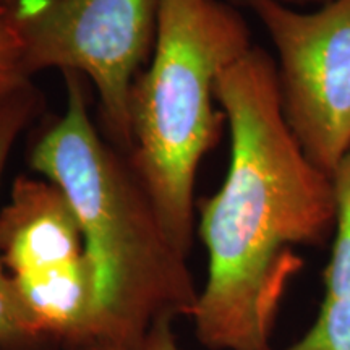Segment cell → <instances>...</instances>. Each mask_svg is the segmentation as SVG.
Here are the masks:
<instances>
[{
	"label": "cell",
	"instance_id": "obj_1",
	"mask_svg": "<svg viewBox=\"0 0 350 350\" xmlns=\"http://www.w3.org/2000/svg\"><path fill=\"white\" fill-rule=\"evenodd\" d=\"M230 129L221 190L200 203L208 281L193 313L209 350H269L294 247H319L336 227L329 175L310 163L282 116L275 60L253 46L216 83Z\"/></svg>",
	"mask_w": 350,
	"mask_h": 350
},
{
	"label": "cell",
	"instance_id": "obj_2",
	"mask_svg": "<svg viewBox=\"0 0 350 350\" xmlns=\"http://www.w3.org/2000/svg\"><path fill=\"white\" fill-rule=\"evenodd\" d=\"M67 109L29 150L34 172L62 188L94 269L90 338L129 342L159 319L193 317L200 292L124 151L91 120L85 78L64 73Z\"/></svg>",
	"mask_w": 350,
	"mask_h": 350
},
{
	"label": "cell",
	"instance_id": "obj_3",
	"mask_svg": "<svg viewBox=\"0 0 350 350\" xmlns=\"http://www.w3.org/2000/svg\"><path fill=\"white\" fill-rule=\"evenodd\" d=\"M253 47L239 7L222 0H161L151 62L130 96L131 167L169 237L190 255L196 170L219 142L216 83Z\"/></svg>",
	"mask_w": 350,
	"mask_h": 350
},
{
	"label": "cell",
	"instance_id": "obj_4",
	"mask_svg": "<svg viewBox=\"0 0 350 350\" xmlns=\"http://www.w3.org/2000/svg\"><path fill=\"white\" fill-rule=\"evenodd\" d=\"M161 0H21L12 7L28 77L47 68L93 83L107 139L131 150L130 96L154 51Z\"/></svg>",
	"mask_w": 350,
	"mask_h": 350
},
{
	"label": "cell",
	"instance_id": "obj_5",
	"mask_svg": "<svg viewBox=\"0 0 350 350\" xmlns=\"http://www.w3.org/2000/svg\"><path fill=\"white\" fill-rule=\"evenodd\" d=\"M0 260L44 347L62 349L90 338L94 269L62 188L44 177L15 178L0 211Z\"/></svg>",
	"mask_w": 350,
	"mask_h": 350
},
{
	"label": "cell",
	"instance_id": "obj_6",
	"mask_svg": "<svg viewBox=\"0 0 350 350\" xmlns=\"http://www.w3.org/2000/svg\"><path fill=\"white\" fill-rule=\"evenodd\" d=\"M250 8L278 54L284 119L310 163L331 177L350 152V0L310 13L281 0Z\"/></svg>",
	"mask_w": 350,
	"mask_h": 350
},
{
	"label": "cell",
	"instance_id": "obj_7",
	"mask_svg": "<svg viewBox=\"0 0 350 350\" xmlns=\"http://www.w3.org/2000/svg\"><path fill=\"white\" fill-rule=\"evenodd\" d=\"M41 106L42 96L31 85L0 107V183L16 139L36 119ZM41 347L44 344L26 321L10 275L0 260V350H39Z\"/></svg>",
	"mask_w": 350,
	"mask_h": 350
},
{
	"label": "cell",
	"instance_id": "obj_8",
	"mask_svg": "<svg viewBox=\"0 0 350 350\" xmlns=\"http://www.w3.org/2000/svg\"><path fill=\"white\" fill-rule=\"evenodd\" d=\"M336 200L334 243L325 281V300H350V152L331 175Z\"/></svg>",
	"mask_w": 350,
	"mask_h": 350
},
{
	"label": "cell",
	"instance_id": "obj_9",
	"mask_svg": "<svg viewBox=\"0 0 350 350\" xmlns=\"http://www.w3.org/2000/svg\"><path fill=\"white\" fill-rule=\"evenodd\" d=\"M23 64V42L10 7L0 3V107L31 86Z\"/></svg>",
	"mask_w": 350,
	"mask_h": 350
},
{
	"label": "cell",
	"instance_id": "obj_10",
	"mask_svg": "<svg viewBox=\"0 0 350 350\" xmlns=\"http://www.w3.org/2000/svg\"><path fill=\"white\" fill-rule=\"evenodd\" d=\"M57 350H180V347L174 332L172 319H159L142 338L129 342L91 339Z\"/></svg>",
	"mask_w": 350,
	"mask_h": 350
},
{
	"label": "cell",
	"instance_id": "obj_11",
	"mask_svg": "<svg viewBox=\"0 0 350 350\" xmlns=\"http://www.w3.org/2000/svg\"><path fill=\"white\" fill-rule=\"evenodd\" d=\"M229 2L232 3V5H235V7H247V8H250L253 3L256 2V0H229Z\"/></svg>",
	"mask_w": 350,
	"mask_h": 350
},
{
	"label": "cell",
	"instance_id": "obj_12",
	"mask_svg": "<svg viewBox=\"0 0 350 350\" xmlns=\"http://www.w3.org/2000/svg\"><path fill=\"white\" fill-rule=\"evenodd\" d=\"M18 2H21V0H0V3H2V5H7L10 8L15 7Z\"/></svg>",
	"mask_w": 350,
	"mask_h": 350
},
{
	"label": "cell",
	"instance_id": "obj_13",
	"mask_svg": "<svg viewBox=\"0 0 350 350\" xmlns=\"http://www.w3.org/2000/svg\"><path fill=\"white\" fill-rule=\"evenodd\" d=\"M297 2H318V0H286L284 3H297Z\"/></svg>",
	"mask_w": 350,
	"mask_h": 350
},
{
	"label": "cell",
	"instance_id": "obj_14",
	"mask_svg": "<svg viewBox=\"0 0 350 350\" xmlns=\"http://www.w3.org/2000/svg\"><path fill=\"white\" fill-rule=\"evenodd\" d=\"M281 2H286V0H281Z\"/></svg>",
	"mask_w": 350,
	"mask_h": 350
}]
</instances>
